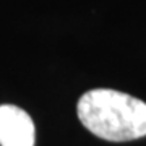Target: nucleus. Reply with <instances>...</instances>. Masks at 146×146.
Returning a JSON list of instances; mask_svg holds the SVG:
<instances>
[{
    "label": "nucleus",
    "mask_w": 146,
    "mask_h": 146,
    "mask_svg": "<svg viewBox=\"0 0 146 146\" xmlns=\"http://www.w3.org/2000/svg\"><path fill=\"white\" fill-rule=\"evenodd\" d=\"M78 119L93 135L107 141L146 136V102L115 89H91L76 106Z\"/></svg>",
    "instance_id": "f257e3e1"
},
{
    "label": "nucleus",
    "mask_w": 146,
    "mask_h": 146,
    "mask_svg": "<svg viewBox=\"0 0 146 146\" xmlns=\"http://www.w3.org/2000/svg\"><path fill=\"white\" fill-rule=\"evenodd\" d=\"M36 130L28 112L11 104L0 106V146H34Z\"/></svg>",
    "instance_id": "f03ea898"
}]
</instances>
